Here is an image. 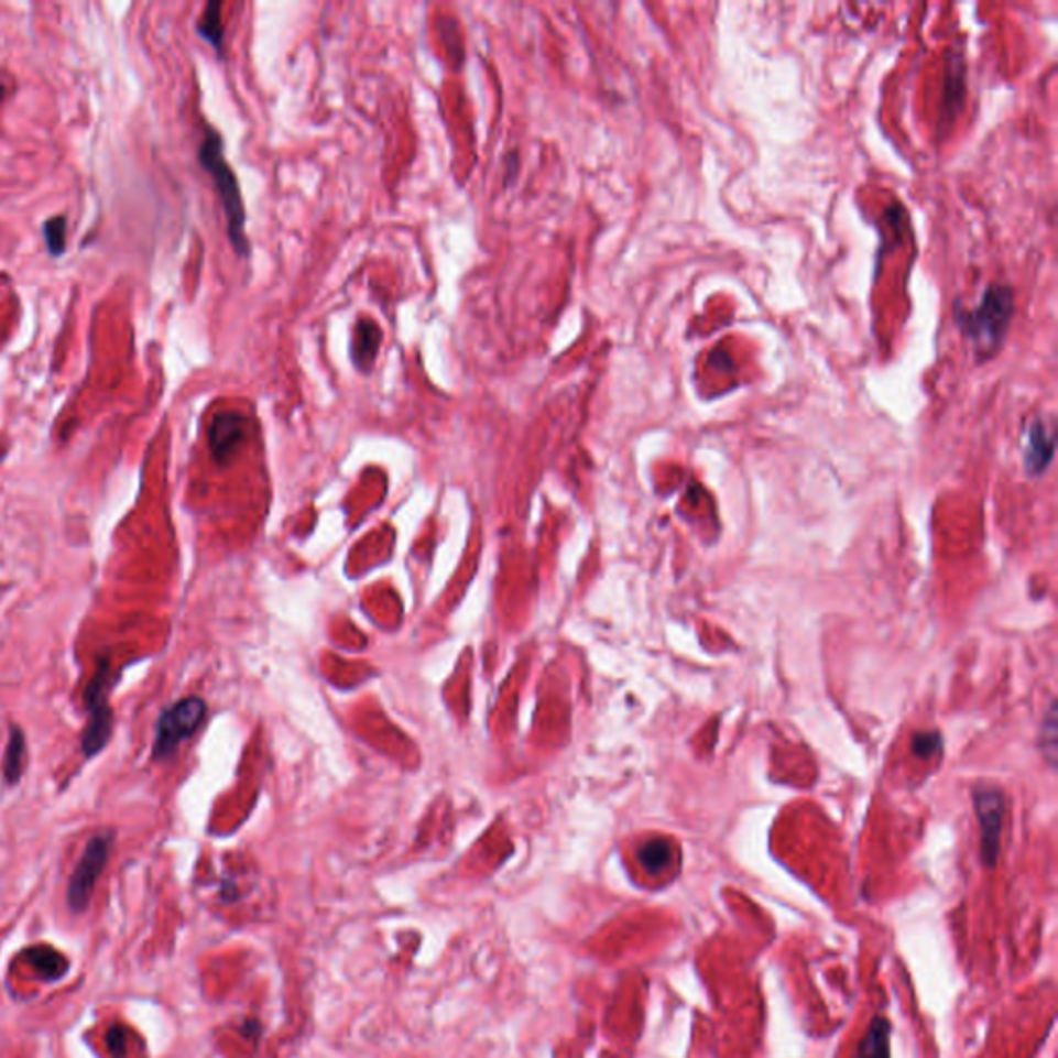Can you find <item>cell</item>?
<instances>
[{"label":"cell","mask_w":1058,"mask_h":1058,"mask_svg":"<svg viewBox=\"0 0 1058 1058\" xmlns=\"http://www.w3.org/2000/svg\"><path fill=\"white\" fill-rule=\"evenodd\" d=\"M112 843L114 836L110 831L98 833L87 841L81 860L77 862L68 881L67 902L73 912H84L85 907L89 906L96 883L108 864Z\"/></svg>","instance_id":"cell-5"},{"label":"cell","mask_w":1058,"mask_h":1058,"mask_svg":"<svg viewBox=\"0 0 1058 1058\" xmlns=\"http://www.w3.org/2000/svg\"><path fill=\"white\" fill-rule=\"evenodd\" d=\"M25 765V737L19 726H11V737L7 744V753L2 759V775L7 784H18L23 775Z\"/></svg>","instance_id":"cell-12"},{"label":"cell","mask_w":1058,"mask_h":1058,"mask_svg":"<svg viewBox=\"0 0 1058 1058\" xmlns=\"http://www.w3.org/2000/svg\"><path fill=\"white\" fill-rule=\"evenodd\" d=\"M197 32L207 44H211L214 51L221 54L223 48V21H221V2H209L203 11L201 19L197 23Z\"/></svg>","instance_id":"cell-13"},{"label":"cell","mask_w":1058,"mask_h":1058,"mask_svg":"<svg viewBox=\"0 0 1058 1058\" xmlns=\"http://www.w3.org/2000/svg\"><path fill=\"white\" fill-rule=\"evenodd\" d=\"M247 438V418L238 412L218 414L209 426V447L219 463L230 461Z\"/></svg>","instance_id":"cell-7"},{"label":"cell","mask_w":1058,"mask_h":1058,"mask_svg":"<svg viewBox=\"0 0 1058 1058\" xmlns=\"http://www.w3.org/2000/svg\"><path fill=\"white\" fill-rule=\"evenodd\" d=\"M1013 315V292L1003 284H992L974 310L959 308L956 319L961 331L974 341L980 350L991 352L1007 334Z\"/></svg>","instance_id":"cell-2"},{"label":"cell","mask_w":1058,"mask_h":1058,"mask_svg":"<svg viewBox=\"0 0 1058 1058\" xmlns=\"http://www.w3.org/2000/svg\"><path fill=\"white\" fill-rule=\"evenodd\" d=\"M941 744L942 740L939 732H920V734H916V739L912 742V749H914L916 755L930 756L941 751Z\"/></svg>","instance_id":"cell-17"},{"label":"cell","mask_w":1058,"mask_h":1058,"mask_svg":"<svg viewBox=\"0 0 1058 1058\" xmlns=\"http://www.w3.org/2000/svg\"><path fill=\"white\" fill-rule=\"evenodd\" d=\"M1058 718H1057V703L1052 701L1048 706V711L1041 720L1040 728V749L1046 761L1050 763V767L1057 765V737H1058Z\"/></svg>","instance_id":"cell-15"},{"label":"cell","mask_w":1058,"mask_h":1058,"mask_svg":"<svg viewBox=\"0 0 1058 1058\" xmlns=\"http://www.w3.org/2000/svg\"><path fill=\"white\" fill-rule=\"evenodd\" d=\"M44 242L52 257H61L67 251V218L56 216L44 223Z\"/></svg>","instance_id":"cell-16"},{"label":"cell","mask_w":1058,"mask_h":1058,"mask_svg":"<svg viewBox=\"0 0 1058 1058\" xmlns=\"http://www.w3.org/2000/svg\"><path fill=\"white\" fill-rule=\"evenodd\" d=\"M890 1022L885 1017H874L858 1044V1058H890Z\"/></svg>","instance_id":"cell-10"},{"label":"cell","mask_w":1058,"mask_h":1058,"mask_svg":"<svg viewBox=\"0 0 1058 1058\" xmlns=\"http://www.w3.org/2000/svg\"><path fill=\"white\" fill-rule=\"evenodd\" d=\"M25 956H28V961L32 963L35 974L44 978V980H61L63 975L67 974V959L63 958L58 951H54L52 947L40 945V947L30 949Z\"/></svg>","instance_id":"cell-11"},{"label":"cell","mask_w":1058,"mask_h":1058,"mask_svg":"<svg viewBox=\"0 0 1058 1058\" xmlns=\"http://www.w3.org/2000/svg\"><path fill=\"white\" fill-rule=\"evenodd\" d=\"M2 96H4V85L0 81V101H2Z\"/></svg>","instance_id":"cell-19"},{"label":"cell","mask_w":1058,"mask_h":1058,"mask_svg":"<svg viewBox=\"0 0 1058 1058\" xmlns=\"http://www.w3.org/2000/svg\"><path fill=\"white\" fill-rule=\"evenodd\" d=\"M974 810L980 824V850L986 866H994L1001 850V833L1005 819V796L994 788L974 789Z\"/></svg>","instance_id":"cell-6"},{"label":"cell","mask_w":1058,"mask_h":1058,"mask_svg":"<svg viewBox=\"0 0 1058 1058\" xmlns=\"http://www.w3.org/2000/svg\"><path fill=\"white\" fill-rule=\"evenodd\" d=\"M1052 455H1055V438L1048 433L1044 422H1034L1025 433V470L1032 476H1040L1050 466Z\"/></svg>","instance_id":"cell-8"},{"label":"cell","mask_w":1058,"mask_h":1058,"mask_svg":"<svg viewBox=\"0 0 1058 1058\" xmlns=\"http://www.w3.org/2000/svg\"><path fill=\"white\" fill-rule=\"evenodd\" d=\"M108 676H110V662L103 657L98 666V673L94 680L87 685L84 692L85 709H87V726H85L84 737H81V751L87 759L100 755L106 749V744L112 739L114 730V713L108 706L106 692H108Z\"/></svg>","instance_id":"cell-3"},{"label":"cell","mask_w":1058,"mask_h":1058,"mask_svg":"<svg viewBox=\"0 0 1058 1058\" xmlns=\"http://www.w3.org/2000/svg\"><path fill=\"white\" fill-rule=\"evenodd\" d=\"M639 862L643 864V869H645L647 873H662V871H666L668 864L673 862V848H670L668 841H647V843L639 850Z\"/></svg>","instance_id":"cell-14"},{"label":"cell","mask_w":1058,"mask_h":1058,"mask_svg":"<svg viewBox=\"0 0 1058 1058\" xmlns=\"http://www.w3.org/2000/svg\"><path fill=\"white\" fill-rule=\"evenodd\" d=\"M205 713H207V706L199 697H186L178 703L170 706L168 709H164L155 728L153 761H162L174 755L176 749L199 730V726L205 720Z\"/></svg>","instance_id":"cell-4"},{"label":"cell","mask_w":1058,"mask_h":1058,"mask_svg":"<svg viewBox=\"0 0 1058 1058\" xmlns=\"http://www.w3.org/2000/svg\"><path fill=\"white\" fill-rule=\"evenodd\" d=\"M199 162L205 172L214 178V185L218 188L219 201L223 207V216L228 223V238L234 247L236 254L249 257L251 244L247 236V209L242 203V193L236 178L234 170L230 168L226 155H223V141L216 129L207 127L203 137L201 148H199Z\"/></svg>","instance_id":"cell-1"},{"label":"cell","mask_w":1058,"mask_h":1058,"mask_svg":"<svg viewBox=\"0 0 1058 1058\" xmlns=\"http://www.w3.org/2000/svg\"><path fill=\"white\" fill-rule=\"evenodd\" d=\"M381 341H383V331L374 320L364 319V317L358 319L352 336L353 367L360 372H369L377 362Z\"/></svg>","instance_id":"cell-9"},{"label":"cell","mask_w":1058,"mask_h":1058,"mask_svg":"<svg viewBox=\"0 0 1058 1058\" xmlns=\"http://www.w3.org/2000/svg\"><path fill=\"white\" fill-rule=\"evenodd\" d=\"M108 1048L112 1050L114 1057H124L127 1044H124V1029H122V1027H112V1029H110V1034H108Z\"/></svg>","instance_id":"cell-18"}]
</instances>
